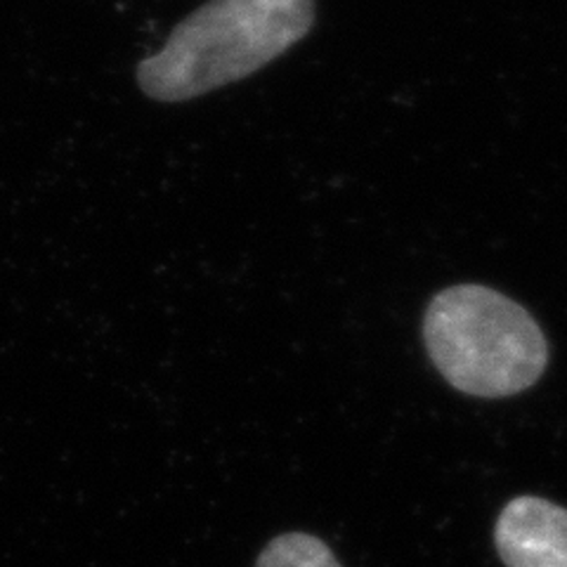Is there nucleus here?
I'll return each instance as SVG.
<instances>
[{
    "label": "nucleus",
    "mask_w": 567,
    "mask_h": 567,
    "mask_svg": "<svg viewBox=\"0 0 567 567\" xmlns=\"http://www.w3.org/2000/svg\"><path fill=\"white\" fill-rule=\"evenodd\" d=\"M429 358L458 393L511 398L548 367V341L520 303L483 284L440 291L423 317Z\"/></svg>",
    "instance_id": "2"
},
{
    "label": "nucleus",
    "mask_w": 567,
    "mask_h": 567,
    "mask_svg": "<svg viewBox=\"0 0 567 567\" xmlns=\"http://www.w3.org/2000/svg\"><path fill=\"white\" fill-rule=\"evenodd\" d=\"M506 567H567V508L542 496H516L494 525Z\"/></svg>",
    "instance_id": "3"
},
{
    "label": "nucleus",
    "mask_w": 567,
    "mask_h": 567,
    "mask_svg": "<svg viewBox=\"0 0 567 567\" xmlns=\"http://www.w3.org/2000/svg\"><path fill=\"white\" fill-rule=\"evenodd\" d=\"M315 24V0H208L137 64L142 93L185 102L256 74Z\"/></svg>",
    "instance_id": "1"
},
{
    "label": "nucleus",
    "mask_w": 567,
    "mask_h": 567,
    "mask_svg": "<svg viewBox=\"0 0 567 567\" xmlns=\"http://www.w3.org/2000/svg\"><path fill=\"white\" fill-rule=\"evenodd\" d=\"M256 567H341V563L322 539L287 532L262 548Z\"/></svg>",
    "instance_id": "4"
}]
</instances>
